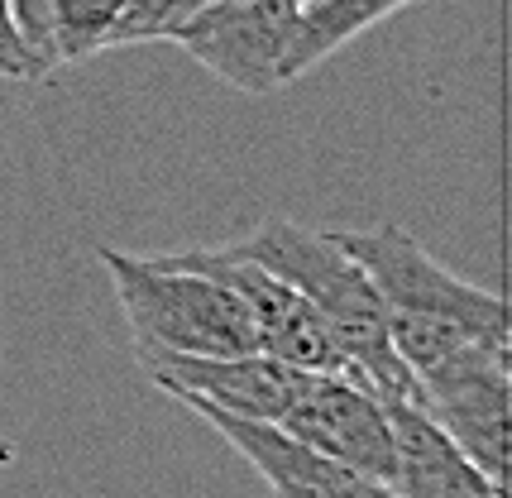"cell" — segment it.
<instances>
[{
    "instance_id": "obj_6",
    "label": "cell",
    "mask_w": 512,
    "mask_h": 498,
    "mask_svg": "<svg viewBox=\"0 0 512 498\" xmlns=\"http://www.w3.org/2000/svg\"><path fill=\"white\" fill-rule=\"evenodd\" d=\"M292 29H297L292 0H206L173 34V44L187 48L225 87L259 96L283 87Z\"/></svg>"
},
{
    "instance_id": "obj_16",
    "label": "cell",
    "mask_w": 512,
    "mask_h": 498,
    "mask_svg": "<svg viewBox=\"0 0 512 498\" xmlns=\"http://www.w3.org/2000/svg\"><path fill=\"white\" fill-rule=\"evenodd\" d=\"M292 5H297V10H307V5H312V0H292Z\"/></svg>"
},
{
    "instance_id": "obj_14",
    "label": "cell",
    "mask_w": 512,
    "mask_h": 498,
    "mask_svg": "<svg viewBox=\"0 0 512 498\" xmlns=\"http://www.w3.org/2000/svg\"><path fill=\"white\" fill-rule=\"evenodd\" d=\"M0 53L20 68V77L29 82V77H44L39 72V63L29 58V48H24V39H20V29H15V15H10V0H0Z\"/></svg>"
},
{
    "instance_id": "obj_5",
    "label": "cell",
    "mask_w": 512,
    "mask_h": 498,
    "mask_svg": "<svg viewBox=\"0 0 512 498\" xmlns=\"http://www.w3.org/2000/svg\"><path fill=\"white\" fill-rule=\"evenodd\" d=\"M163 259L206 273V278H216L221 288L240 297L264 355L292 364V369H312V374H345V360L335 350L326 321L312 312V302L292 283H283L273 269H264L259 259H249L240 245L187 249V254H163Z\"/></svg>"
},
{
    "instance_id": "obj_17",
    "label": "cell",
    "mask_w": 512,
    "mask_h": 498,
    "mask_svg": "<svg viewBox=\"0 0 512 498\" xmlns=\"http://www.w3.org/2000/svg\"><path fill=\"white\" fill-rule=\"evenodd\" d=\"M393 498H402V494H393Z\"/></svg>"
},
{
    "instance_id": "obj_12",
    "label": "cell",
    "mask_w": 512,
    "mask_h": 498,
    "mask_svg": "<svg viewBox=\"0 0 512 498\" xmlns=\"http://www.w3.org/2000/svg\"><path fill=\"white\" fill-rule=\"evenodd\" d=\"M125 0H48V48H53V68H72L96 58L111 24L120 20Z\"/></svg>"
},
{
    "instance_id": "obj_1",
    "label": "cell",
    "mask_w": 512,
    "mask_h": 498,
    "mask_svg": "<svg viewBox=\"0 0 512 498\" xmlns=\"http://www.w3.org/2000/svg\"><path fill=\"white\" fill-rule=\"evenodd\" d=\"M240 249L312 302V312L326 321L335 350L345 360V374H355L379 398H417V379L407 374V364L398 360V350L388 340L383 297L374 293L369 273L340 249L331 230L268 221L254 235H245Z\"/></svg>"
},
{
    "instance_id": "obj_4",
    "label": "cell",
    "mask_w": 512,
    "mask_h": 498,
    "mask_svg": "<svg viewBox=\"0 0 512 498\" xmlns=\"http://www.w3.org/2000/svg\"><path fill=\"white\" fill-rule=\"evenodd\" d=\"M508 345H465L417 374V403L450 441L508 489Z\"/></svg>"
},
{
    "instance_id": "obj_2",
    "label": "cell",
    "mask_w": 512,
    "mask_h": 498,
    "mask_svg": "<svg viewBox=\"0 0 512 498\" xmlns=\"http://www.w3.org/2000/svg\"><path fill=\"white\" fill-rule=\"evenodd\" d=\"M96 259L106 264L125 321L134 331V350L144 355H249L259 350L254 321L245 302L221 288L216 278L182 269L168 259H139L101 245Z\"/></svg>"
},
{
    "instance_id": "obj_9",
    "label": "cell",
    "mask_w": 512,
    "mask_h": 498,
    "mask_svg": "<svg viewBox=\"0 0 512 498\" xmlns=\"http://www.w3.org/2000/svg\"><path fill=\"white\" fill-rule=\"evenodd\" d=\"M173 398H178L187 412H197L211 431H221L225 441H230V446L264 475V484L278 498H393L388 484L326 460V455L312 451L307 441L288 436L278 422L235 417V412L211 408V403H201V398H192V393H173Z\"/></svg>"
},
{
    "instance_id": "obj_11",
    "label": "cell",
    "mask_w": 512,
    "mask_h": 498,
    "mask_svg": "<svg viewBox=\"0 0 512 498\" xmlns=\"http://www.w3.org/2000/svg\"><path fill=\"white\" fill-rule=\"evenodd\" d=\"M407 5L412 0H312L307 10H297V29H292L288 63H283V87Z\"/></svg>"
},
{
    "instance_id": "obj_7",
    "label": "cell",
    "mask_w": 512,
    "mask_h": 498,
    "mask_svg": "<svg viewBox=\"0 0 512 498\" xmlns=\"http://www.w3.org/2000/svg\"><path fill=\"white\" fill-rule=\"evenodd\" d=\"M278 427L307 441L312 451H321L326 460L359 470V475L379 479L393 489V431H388V412L383 398L369 384H359L355 374H312L307 393L283 412Z\"/></svg>"
},
{
    "instance_id": "obj_13",
    "label": "cell",
    "mask_w": 512,
    "mask_h": 498,
    "mask_svg": "<svg viewBox=\"0 0 512 498\" xmlns=\"http://www.w3.org/2000/svg\"><path fill=\"white\" fill-rule=\"evenodd\" d=\"M10 15H15V29H20L29 58L39 63L44 77H53V48H48V0H10Z\"/></svg>"
},
{
    "instance_id": "obj_3",
    "label": "cell",
    "mask_w": 512,
    "mask_h": 498,
    "mask_svg": "<svg viewBox=\"0 0 512 498\" xmlns=\"http://www.w3.org/2000/svg\"><path fill=\"white\" fill-rule=\"evenodd\" d=\"M340 249L369 273L374 293L383 297V312L426 321H450L469 336L508 345V307L498 293H484L474 283H460L450 269L436 264V254L402 226L379 230H331Z\"/></svg>"
},
{
    "instance_id": "obj_15",
    "label": "cell",
    "mask_w": 512,
    "mask_h": 498,
    "mask_svg": "<svg viewBox=\"0 0 512 498\" xmlns=\"http://www.w3.org/2000/svg\"><path fill=\"white\" fill-rule=\"evenodd\" d=\"M0 77H15V82H24V77H20V68H15V63L5 58V53H0Z\"/></svg>"
},
{
    "instance_id": "obj_10",
    "label": "cell",
    "mask_w": 512,
    "mask_h": 498,
    "mask_svg": "<svg viewBox=\"0 0 512 498\" xmlns=\"http://www.w3.org/2000/svg\"><path fill=\"white\" fill-rule=\"evenodd\" d=\"M388 431H393V494L402 498H508L503 484H493L469 460L446 431L422 412L417 398H383Z\"/></svg>"
},
{
    "instance_id": "obj_8",
    "label": "cell",
    "mask_w": 512,
    "mask_h": 498,
    "mask_svg": "<svg viewBox=\"0 0 512 498\" xmlns=\"http://www.w3.org/2000/svg\"><path fill=\"white\" fill-rule=\"evenodd\" d=\"M144 369L163 393H192L201 403L254 422H283L307 393L312 369H292L264 350L249 355H144Z\"/></svg>"
}]
</instances>
